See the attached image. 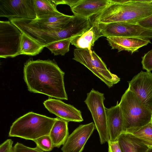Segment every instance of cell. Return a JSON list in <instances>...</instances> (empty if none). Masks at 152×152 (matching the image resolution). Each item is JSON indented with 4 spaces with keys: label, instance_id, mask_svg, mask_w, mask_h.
<instances>
[{
    "label": "cell",
    "instance_id": "cell-1",
    "mask_svg": "<svg viewBox=\"0 0 152 152\" xmlns=\"http://www.w3.org/2000/svg\"><path fill=\"white\" fill-rule=\"evenodd\" d=\"M23 78L30 92L67 100L64 82V72L49 60H28L24 64Z\"/></svg>",
    "mask_w": 152,
    "mask_h": 152
},
{
    "label": "cell",
    "instance_id": "cell-2",
    "mask_svg": "<svg viewBox=\"0 0 152 152\" xmlns=\"http://www.w3.org/2000/svg\"><path fill=\"white\" fill-rule=\"evenodd\" d=\"M73 16L63 14L35 19L15 18L9 20L23 33L45 47L66 39L64 27Z\"/></svg>",
    "mask_w": 152,
    "mask_h": 152
},
{
    "label": "cell",
    "instance_id": "cell-3",
    "mask_svg": "<svg viewBox=\"0 0 152 152\" xmlns=\"http://www.w3.org/2000/svg\"><path fill=\"white\" fill-rule=\"evenodd\" d=\"M110 1V0H109ZM151 0H111L99 12L90 18L92 22L109 23L123 22L136 23L152 15Z\"/></svg>",
    "mask_w": 152,
    "mask_h": 152
},
{
    "label": "cell",
    "instance_id": "cell-4",
    "mask_svg": "<svg viewBox=\"0 0 152 152\" xmlns=\"http://www.w3.org/2000/svg\"><path fill=\"white\" fill-rule=\"evenodd\" d=\"M56 118L48 117L31 112L17 119L11 126L10 137H17L33 141L49 135Z\"/></svg>",
    "mask_w": 152,
    "mask_h": 152
},
{
    "label": "cell",
    "instance_id": "cell-5",
    "mask_svg": "<svg viewBox=\"0 0 152 152\" xmlns=\"http://www.w3.org/2000/svg\"><path fill=\"white\" fill-rule=\"evenodd\" d=\"M119 104L123 116L124 132L141 128L152 121V111L128 88Z\"/></svg>",
    "mask_w": 152,
    "mask_h": 152
},
{
    "label": "cell",
    "instance_id": "cell-6",
    "mask_svg": "<svg viewBox=\"0 0 152 152\" xmlns=\"http://www.w3.org/2000/svg\"><path fill=\"white\" fill-rule=\"evenodd\" d=\"M73 59L85 66L109 88L120 80L119 77L107 69L94 51L87 49H75Z\"/></svg>",
    "mask_w": 152,
    "mask_h": 152
},
{
    "label": "cell",
    "instance_id": "cell-7",
    "mask_svg": "<svg viewBox=\"0 0 152 152\" xmlns=\"http://www.w3.org/2000/svg\"><path fill=\"white\" fill-rule=\"evenodd\" d=\"M104 94L92 89L87 94L84 102L90 111L101 144L109 140Z\"/></svg>",
    "mask_w": 152,
    "mask_h": 152
},
{
    "label": "cell",
    "instance_id": "cell-8",
    "mask_svg": "<svg viewBox=\"0 0 152 152\" xmlns=\"http://www.w3.org/2000/svg\"><path fill=\"white\" fill-rule=\"evenodd\" d=\"M22 34L10 20L0 21V58H13L20 55Z\"/></svg>",
    "mask_w": 152,
    "mask_h": 152
},
{
    "label": "cell",
    "instance_id": "cell-9",
    "mask_svg": "<svg viewBox=\"0 0 152 152\" xmlns=\"http://www.w3.org/2000/svg\"><path fill=\"white\" fill-rule=\"evenodd\" d=\"M97 23L103 36L106 37H118L152 39V30L142 27L137 23L123 22Z\"/></svg>",
    "mask_w": 152,
    "mask_h": 152
},
{
    "label": "cell",
    "instance_id": "cell-10",
    "mask_svg": "<svg viewBox=\"0 0 152 152\" xmlns=\"http://www.w3.org/2000/svg\"><path fill=\"white\" fill-rule=\"evenodd\" d=\"M0 17L36 19L34 0H0Z\"/></svg>",
    "mask_w": 152,
    "mask_h": 152
},
{
    "label": "cell",
    "instance_id": "cell-11",
    "mask_svg": "<svg viewBox=\"0 0 152 152\" xmlns=\"http://www.w3.org/2000/svg\"><path fill=\"white\" fill-rule=\"evenodd\" d=\"M128 88L152 111V73L141 71L128 81Z\"/></svg>",
    "mask_w": 152,
    "mask_h": 152
},
{
    "label": "cell",
    "instance_id": "cell-12",
    "mask_svg": "<svg viewBox=\"0 0 152 152\" xmlns=\"http://www.w3.org/2000/svg\"><path fill=\"white\" fill-rule=\"evenodd\" d=\"M95 129L93 122L79 125L69 135L61 148L62 152H82Z\"/></svg>",
    "mask_w": 152,
    "mask_h": 152
},
{
    "label": "cell",
    "instance_id": "cell-13",
    "mask_svg": "<svg viewBox=\"0 0 152 152\" xmlns=\"http://www.w3.org/2000/svg\"><path fill=\"white\" fill-rule=\"evenodd\" d=\"M43 103L50 112L68 122H80L83 120L80 110L60 100L49 98Z\"/></svg>",
    "mask_w": 152,
    "mask_h": 152
},
{
    "label": "cell",
    "instance_id": "cell-14",
    "mask_svg": "<svg viewBox=\"0 0 152 152\" xmlns=\"http://www.w3.org/2000/svg\"><path fill=\"white\" fill-rule=\"evenodd\" d=\"M112 49H117L118 52L122 50L130 52L131 54L151 42L149 39L137 37H106Z\"/></svg>",
    "mask_w": 152,
    "mask_h": 152
},
{
    "label": "cell",
    "instance_id": "cell-15",
    "mask_svg": "<svg viewBox=\"0 0 152 152\" xmlns=\"http://www.w3.org/2000/svg\"><path fill=\"white\" fill-rule=\"evenodd\" d=\"M110 3L109 0H78L71 9L74 15L90 18L102 11Z\"/></svg>",
    "mask_w": 152,
    "mask_h": 152
},
{
    "label": "cell",
    "instance_id": "cell-16",
    "mask_svg": "<svg viewBox=\"0 0 152 152\" xmlns=\"http://www.w3.org/2000/svg\"><path fill=\"white\" fill-rule=\"evenodd\" d=\"M105 110L109 140L115 141L124 132L123 116L118 102L115 106Z\"/></svg>",
    "mask_w": 152,
    "mask_h": 152
},
{
    "label": "cell",
    "instance_id": "cell-17",
    "mask_svg": "<svg viewBox=\"0 0 152 152\" xmlns=\"http://www.w3.org/2000/svg\"><path fill=\"white\" fill-rule=\"evenodd\" d=\"M91 22L90 26L86 31L72 39L71 43L77 48L87 49L91 50L95 42L103 36L98 23Z\"/></svg>",
    "mask_w": 152,
    "mask_h": 152
},
{
    "label": "cell",
    "instance_id": "cell-18",
    "mask_svg": "<svg viewBox=\"0 0 152 152\" xmlns=\"http://www.w3.org/2000/svg\"><path fill=\"white\" fill-rule=\"evenodd\" d=\"M118 140L122 152H148L149 148L141 140L129 133H123Z\"/></svg>",
    "mask_w": 152,
    "mask_h": 152
},
{
    "label": "cell",
    "instance_id": "cell-19",
    "mask_svg": "<svg viewBox=\"0 0 152 152\" xmlns=\"http://www.w3.org/2000/svg\"><path fill=\"white\" fill-rule=\"evenodd\" d=\"M68 123L61 118H56L49 135L54 147L59 148L66 141L69 136Z\"/></svg>",
    "mask_w": 152,
    "mask_h": 152
},
{
    "label": "cell",
    "instance_id": "cell-20",
    "mask_svg": "<svg viewBox=\"0 0 152 152\" xmlns=\"http://www.w3.org/2000/svg\"><path fill=\"white\" fill-rule=\"evenodd\" d=\"M34 3L37 19L63 14L57 10L53 0H34Z\"/></svg>",
    "mask_w": 152,
    "mask_h": 152
},
{
    "label": "cell",
    "instance_id": "cell-21",
    "mask_svg": "<svg viewBox=\"0 0 152 152\" xmlns=\"http://www.w3.org/2000/svg\"><path fill=\"white\" fill-rule=\"evenodd\" d=\"M44 48L33 39L22 34L20 55L35 56L41 53Z\"/></svg>",
    "mask_w": 152,
    "mask_h": 152
},
{
    "label": "cell",
    "instance_id": "cell-22",
    "mask_svg": "<svg viewBox=\"0 0 152 152\" xmlns=\"http://www.w3.org/2000/svg\"><path fill=\"white\" fill-rule=\"evenodd\" d=\"M127 132L139 138L149 148H152V121L141 128Z\"/></svg>",
    "mask_w": 152,
    "mask_h": 152
},
{
    "label": "cell",
    "instance_id": "cell-23",
    "mask_svg": "<svg viewBox=\"0 0 152 152\" xmlns=\"http://www.w3.org/2000/svg\"><path fill=\"white\" fill-rule=\"evenodd\" d=\"M72 39H66L54 42L47 46L48 48L54 56H64L69 51Z\"/></svg>",
    "mask_w": 152,
    "mask_h": 152
},
{
    "label": "cell",
    "instance_id": "cell-24",
    "mask_svg": "<svg viewBox=\"0 0 152 152\" xmlns=\"http://www.w3.org/2000/svg\"><path fill=\"white\" fill-rule=\"evenodd\" d=\"M37 147L44 151H50L54 147L52 140L49 135L41 137L33 141Z\"/></svg>",
    "mask_w": 152,
    "mask_h": 152
},
{
    "label": "cell",
    "instance_id": "cell-25",
    "mask_svg": "<svg viewBox=\"0 0 152 152\" xmlns=\"http://www.w3.org/2000/svg\"><path fill=\"white\" fill-rule=\"evenodd\" d=\"M142 68L146 71L152 70V49L142 57Z\"/></svg>",
    "mask_w": 152,
    "mask_h": 152
},
{
    "label": "cell",
    "instance_id": "cell-26",
    "mask_svg": "<svg viewBox=\"0 0 152 152\" xmlns=\"http://www.w3.org/2000/svg\"><path fill=\"white\" fill-rule=\"evenodd\" d=\"M13 152H44L36 147L31 148L27 147L20 143L17 142L13 147Z\"/></svg>",
    "mask_w": 152,
    "mask_h": 152
},
{
    "label": "cell",
    "instance_id": "cell-27",
    "mask_svg": "<svg viewBox=\"0 0 152 152\" xmlns=\"http://www.w3.org/2000/svg\"><path fill=\"white\" fill-rule=\"evenodd\" d=\"M13 141L10 139L6 140L0 145V152H13Z\"/></svg>",
    "mask_w": 152,
    "mask_h": 152
},
{
    "label": "cell",
    "instance_id": "cell-28",
    "mask_svg": "<svg viewBox=\"0 0 152 152\" xmlns=\"http://www.w3.org/2000/svg\"><path fill=\"white\" fill-rule=\"evenodd\" d=\"M136 23L144 28L152 30V15L140 20Z\"/></svg>",
    "mask_w": 152,
    "mask_h": 152
},
{
    "label": "cell",
    "instance_id": "cell-29",
    "mask_svg": "<svg viewBox=\"0 0 152 152\" xmlns=\"http://www.w3.org/2000/svg\"><path fill=\"white\" fill-rule=\"evenodd\" d=\"M107 142L108 152H122L118 140L115 141H111L109 140Z\"/></svg>",
    "mask_w": 152,
    "mask_h": 152
},
{
    "label": "cell",
    "instance_id": "cell-30",
    "mask_svg": "<svg viewBox=\"0 0 152 152\" xmlns=\"http://www.w3.org/2000/svg\"><path fill=\"white\" fill-rule=\"evenodd\" d=\"M148 152H152V148H149Z\"/></svg>",
    "mask_w": 152,
    "mask_h": 152
},
{
    "label": "cell",
    "instance_id": "cell-31",
    "mask_svg": "<svg viewBox=\"0 0 152 152\" xmlns=\"http://www.w3.org/2000/svg\"><path fill=\"white\" fill-rule=\"evenodd\" d=\"M150 3L152 5V0H151V2H150Z\"/></svg>",
    "mask_w": 152,
    "mask_h": 152
}]
</instances>
